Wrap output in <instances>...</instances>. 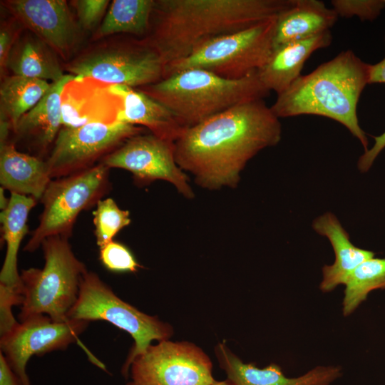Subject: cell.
I'll return each mask as SVG.
<instances>
[{"instance_id":"17","label":"cell","mask_w":385,"mask_h":385,"mask_svg":"<svg viewBox=\"0 0 385 385\" xmlns=\"http://www.w3.org/2000/svg\"><path fill=\"white\" fill-rule=\"evenodd\" d=\"M75 76L68 73L52 83L40 101L25 113L14 130L17 141L43 155L53 147L61 129V95L65 85ZM49 154V153H48Z\"/></svg>"},{"instance_id":"23","label":"cell","mask_w":385,"mask_h":385,"mask_svg":"<svg viewBox=\"0 0 385 385\" xmlns=\"http://www.w3.org/2000/svg\"><path fill=\"white\" fill-rule=\"evenodd\" d=\"M6 67L14 75L49 83L57 82L65 75L56 52L30 31L17 38L9 55Z\"/></svg>"},{"instance_id":"26","label":"cell","mask_w":385,"mask_h":385,"mask_svg":"<svg viewBox=\"0 0 385 385\" xmlns=\"http://www.w3.org/2000/svg\"><path fill=\"white\" fill-rule=\"evenodd\" d=\"M154 0H114L94 37L126 33L145 36L150 29Z\"/></svg>"},{"instance_id":"10","label":"cell","mask_w":385,"mask_h":385,"mask_svg":"<svg viewBox=\"0 0 385 385\" xmlns=\"http://www.w3.org/2000/svg\"><path fill=\"white\" fill-rule=\"evenodd\" d=\"M212 370L210 357L199 346L163 340L135 358L126 385H213Z\"/></svg>"},{"instance_id":"22","label":"cell","mask_w":385,"mask_h":385,"mask_svg":"<svg viewBox=\"0 0 385 385\" xmlns=\"http://www.w3.org/2000/svg\"><path fill=\"white\" fill-rule=\"evenodd\" d=\"M338 19L333 9L318 0H294L277 17L273 48L329 31Z\"/></svg>"},{"instance_id":"33","label":"cell","mask_w":385,"mask_h":385,"mask_svg":"<svg viewBox=\"0 0 385 385\" xmlns=\"http://www.w3.org/2000/svg\"><path fill=\"white\" fill-rule=\"evenodd\" d=\"M374 144L361 155L358 160V169L361 173L368 171L379 154L385 148V131L380 135L375 136Z\"/></svg>"},{"instance_id":"34","label":"cell","mask_w":385,"mask_h":385,"mask_svg":"<svg viewBox=\"0 0 385 385\" xmlns=\"http://www.w3.org/2000/svg\"><path fill=\"white\" fill-rule=\"evenodd\" d=\"M17 38L15 30L11 29L10 26L1 25L0 31V67L1 71L6 68L9 55Z\"/></svg>"},{"instance_id":"6","label":"cell","mask_w":385,"mask_h":385,"mask_svg":"<svg viewBox=\"0 0 385 385\" xmlns=\"http://www.w3.org/2000/svg\"><path fill=\"white\" fill-rule=\"evenodd\" d=\"M277 17L203 43L188 56L165 66L163 78L192 68L232 80L257 72L273 51Z\"/></svg>"},{"instance_id":"24","label":"cell","mask_w":385,"mask_h":385,"mask_svg":"<svg viewBox=\"0 0 385 385\" xmlns=\"http://www.w3.org/2000/svg\"><path fill=\"white\" fill-rule=\"evenodd\" d=\"M36 202L31 197L11 193L8 207L1 212L2 237L6 252L0 272V284L21 288L17 255L21 241L29 232V214Z\"/></svg>"},{"instance_id":"38","label":"cell","mask_w":385,"mask_h":385,"mask_svg":"<svg viewBox=\"0 0 385 385\" xmlns=\"http://www.w3.org/2000/svg\"><path fill=\"white\" fill-rule=\"evenodd\" d=\"M213 385H231V384L226 380L222 381H216Z\"/></svg>"},{"instance_id":"31","label":"cell","mask_w":385,"mask_h":385,"mask_svg":"<svg viewBox=\"0 0 385 385\" xmlns=\"http://www.w3.org/2000/svg\"><path fill=\"white\" fill-rule=\"evenodd\" d=\"M24 297L21 289L0 284V336L11 332L19 322L15 319L11 307L21 305Z\"/></svg>"},{"instance_id":"11","label":"cell","mask_w":385,"mask_h":385,"mask_svg":"<svg viewBox=\"0 0 385 385\" xmlns=\"http://www.w3.org/2000/svg\"><path fill=\"white\" fill-rule=\"evenodd\" d=\"M143 128L123 122L62 127L46 158L51 179L93 167Z\"/></svg>"},{"instance_id":"15","label":"cell","mask_w":385,"mask_h":385,"mask_svg":"<svg viewBox=\"0 0 385 385\" xmlns=\"http://www.w3.org/2000/svg\"><path fill=\"white\" fill-rule=\"evenodd\" d=\"M63 127L118 121L123 101L112 85L91 78L76 77L68 81L61 95Z\"/></svg>"},{"instance_id":"2","label":"cell","mask_w":385,"mask_h":385,"mask_svg":"<svg viewBox=\"0 0 385 385\" xmlns=\"http://www.w3.org/2000/svg\"><path fill=\"white\" fill-rule=\"evenodd\" d=\"M294 0H154L150 29L142 39L165 66L203 43L277 17Z\"/></svg>"},{"instance_id":"35","label":"cell","mask_w":385,"mask_h":385,"mask_svg":"<svg viewBox=\"0 0 385 385\" xmlns=\"http://www.w3.org/2000/svg\"><path fill=\"white\" fill-rule=\"evenodd\" d=\"M0 385H21V383L0 352Z\"/></svg>"},{"instance_id":"4","label":"cell","mask_w":385,"mask_h":385,"mask_svg":"<svg viewBox=\"0 0 385 385\" xmlns=\"http://www.w3.org/2000/svg\"><path fill=\"white\" fill-rule=\"evenodd\" d=\"M138 88L166 106L184 128L237 105L263 99L270 93L257 72L232 80L195 68L174 73Z\"/></svg>"},{"instance_id":"37","label":"cell","mask_w":385,"mask_h":385,"mask_svg":"<svg viewBox=\"0 0 385 385\" xmlns=\"http://www.w3.org/2000/svg\"><path fill=\"white\" fill-rule=\"evenodd\" d=\"M4 189L3 188H0V208L1 210H5L9 204L10 200V197L7 198L4 192Z\"/></svg>"},{"instance_id":"18","label":"cell","mask_w":385,"mask_h":385,"mask_svg":"<svg viewBox=\"0 0 385 385\" xmlns=\"http://www.w3.org/2000/svg\"><path fill=\"white\" fill-rule=\"evenodd\" d=\"M332 41L329 30L273 48L267 63L257 71L260 82L267 90L279 95L301 76L311 54L329 46Z\"/></svg>"},{"instance_id":"29","label":"cell","mask_w":385,"mask_h":385,"mask_svg":"<svg viewBox=\"0 0 385 385\" xmlns=\"http://www.w3.org/2000/svg\"><path fill=\"white\" fill-rule=\"evenodd\" d=\"M99 260L106 269L115 272H134L140 267L128 247L113 240L100 248Z\"/></svg>"},{"instance_id":"19","label":"cell","mask_w":385,"mask_h":385,"mask_svg":"<svg viewBox=\"0 0 385 385\" xmlns=\"http://www.w3.org/2000/svg\"><path fill=\"white\" fill-rule=\"evenodd\" d=\"M112 88L123 101L118 121L144 126L154 135L173 143L185 130L166 106L140 89L124 85H112Z\"/></svg>"},{"instance_id":"16","label":"cell","mask_w":385,"mask_h":385,"mask_svg":"<svg viewBox=\"0 0 385 385\" xmlns=\"http://www.w3.org/2000/svg\"><path fill=\"white\" fill-rule=\"evenodd\" d=\"M220 366L231 385H330L342 376L339 366H317L297 377H287L276 364L260 369L244 363L224 343L215 348Z\"/></svg>"},{"instance_id":"32","label":"cell","mask_w":385,"mask_h":385,"mask_svg":"<svg viewBox=\"0 0 385 385\" xmlns=\"http://www.w3.org/2000/svg\"><path fill=\"white\" fill-rule=\"evenodd\" d=\"M107 0H77L72 1L80 24L93 29L100 21L109 4Z\"/></svg>"},{"instance_id":"14","label":"cell","mask_w":385,"mask_h":385,"mask_svg":"<svg viewBox=\"0 0 385 385\" xmlns=\"http://www.w3.org/2000/svg\"><path fill=\"white\" fill-rule=\"evenodd\" d=\"M15 19L57 55L70 56L78 41V27L63 0H11L4 2Z\"/></svg>"},{"instance_id":"3","label":"cell","mask_w":385,"mask_h":385,"mask_svg":"<svg viewBox=\"0 0 385 385\" xmlns=\"http://www.w3.org/2000/svg\"><path fill=\"white\" fill-rule=\"evenodd\" d=\"M369 64L351 50L339 53L307 75L300 76L277 95L270 107L277 118L317 115L344 125L368 150V140L359 125L356 107L369 83Z\"/></svg>"},{"instance_id":"27","label":"cell","mask_w":385,"mask_h":385,"mask_svg":"<svg viewBox=\"0 0 385 385\" xmlns=\"http://www.w3.org/2000/svg\"><path fill=\"white\" fill-rule=\"evenodd\" d=\"M342 313L352 314L376 289H385V258H370L357 266L344 284Z\"/></svg>"},{"instance_id":"30","label":"cell","mask_w":385,"mask_h":385,"mask_svg":"<svg viewBox=\"0 0 385 385\" xmlns=\"http://www.w3.org/2000/svg\"><path fill=\"white\" fill-rule=\"evenodd\" d=\"M331 4L338 16H357L361 21L375 20L385 7V0H333Z\"/></svg>"},{"instance_id":"12","label":"cell","mask_w":385,"mask_h":385,"mask_svg":"<svg viewBox=\"0 0 385 385\" xmlns=\"http://www.w3.org/2000/svg\"><path fill=\"white\" fill-rule=\"evenodd\" d=\"M89 323L87 320L73 319L56 322L45 314L33 315L0 337L1 352L21 385H31L26 373L30 358L65 350L71 344L79 343L78 337Z\"/></svg>"},{"instance_id":"9","label":"cell","mask_w":385,"mask_h":385,"mask_svg":"<svg viewBox=\"0 0 385 385\" xmlns=\"http://www.w3.org/2000/svg\"><path fill=\"white\" fill-rule=\"evenodd\" d=\"M66 68L76 77L136 88L160 81L165 73L160 56L142 38L96 46L69 62Z\"/></svg>"},{"instance_id":"8","label":"cell","mask_w":385,"mask_h":385,"mask_svg":"<svg viewBox=\"0 0 385 385\" xmlns=\"http://www.w3.org/2000/svg\"><path fill=\"white\" fill-rule=\"evenodd\" d=\"M109 168L98 163L78 173L54 178L41 202L43 211L24 251L33 252L47 237L69 238L79 214L96 205L111 189Z\"/></svg>"},{"instance_id":"7","label":"cell","mask_w":385,"mask_h":385,"mask_svg":"<svg viewBox=\"0 0 385 385\" xmlns=\"http://www.w3.org/2000/svg\"><path fill=\"white\" fill-rule=\"evenodd\" d=\"M68 319L104 320L130 334L134 345L121 369L125 378L129 375L133 361L147 349L152 341L168 340L173 334L169 324L122 300L96 273L89 271L82 279L78 299L69 311Z\"/></svg>"},{"instance_id":"28","label":"cell","mask_w":385,"mask_h":385,"mask_svg":"<svg viewBox=\"0 0 385 385\" xmlns=\"http://www.w3.org/2000/svg\"><path fill=\"white\" fill-rule=\"evenodd\" d=\"M93 212L94 235L99 248L113 241V237L130 223L128 210L120 209L112 198L102 199Z\"/></svg>"},{"instance_id":"21","label":"cell","mask_w":385,"mask_h":385,"mask_svg":"<svg viewBox=\"0 0 385 385\" xmlns=\"http://www.w3.org/2000/svg\"><path fill=\"white\" fill-rule=\"evenodd\" d=\"M0 145L1 187L40 200L52 180L46 160L19 151L12 141Z\"/></svg>"},{"instance_id":"5","label":"cell","mask_w":385,"mask_h":385,"mask_svg":"<svg viewBox=\"0 0 385 385\" xmlns=\"http://www.w3.org/2000/svg\"><path fill=\"white\" fill-rule=\"evenodd\" d=\"M41 247L43 267H31L20 274L24 302L19 319L21 322L33 315L45 314L54 321L64 322L78 299L88 270L73 253L68 238L49 237Z\"/></svg>"},{"instance_id":"1","label":"cell","mask_w":385,"mask_h":385,"mask_svg":"<svg viewBox=\"0 0 385 385\" xmlns=\"http://www.w3.org/2000/svg\"><path fill=\"white\" fill-rule=\"evenodd\" d=\"M281 134L279 118L263 99L255 100L185 128L174 143L175 159L201 187H235L249 160L276 145Z\"/></svg>"},{"instance_id":"20","label":"cell","mask_w":385,"mask_h":385,"mask_svg":"<svg viewBox=\"0 0 385 385\" xmlns=\"http://www.w3.org/2000/svg\"><path fill=\"white\" fill-rule=\"evenodd\" d=\"M312 227L318 234L328 238L334 252V263L322 268L319 288L324 292H331L339 284H344L357 266L374 257L373 252L361 249L351 243L348 232L332 212H326L317 217L313 221Z\"/></svg>"},{"instance_id":"25","label":"cell","mask_w":385,"mask_h":385,"mask_svg":"<svg viewBox=\"0 0 385 385\" xmlns=\"http://www.w3.org/2000/svg\"><path fill=\"white\" fill-rule=\"evenodd\" d=\"M51 83L16 75L5 78L0 88L1 120L8 121L14 130L21 117L46 95Z\"/></svg>"},{"instance_id":"36","label":"cell","mask_w":385,"mask_h":385,"mask_svg":"<svg viewBox=\"0 0 385 385\" xmlns=\"http://www.w3.org/2000/svg\"><path fill=\"white\" fill-rule=\"evenodd\" d=\"M369 83H385V57L369 68Z\"/></svg>"},{"instance_id":"13","label":"cell","mask_w":385,"mask_h":385,"mask_svg":"<svg viewBox=\"0 0 385 385\" xmlns=\"http://www.w3.org/2000/svg\"><path fill=\"white\" fill-rule=\"evenodd\" d=\"M100 163L109 169L115 168L130 172L139 185L157 180H166L185 197H194L188 178L176 163L174 143L152 133H139L128 138Z\"/></svg>"}]
</instances>
